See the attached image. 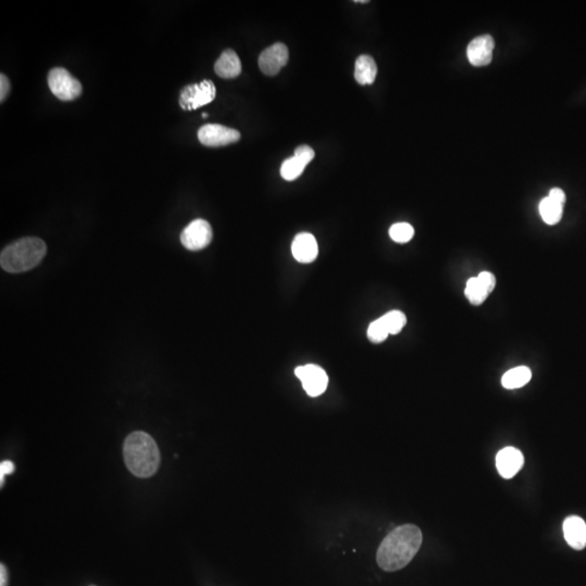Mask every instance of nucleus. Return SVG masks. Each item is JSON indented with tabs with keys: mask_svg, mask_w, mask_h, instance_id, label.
Here are the masks:
<instances>
[{
	"mask_svg": "<svg viewBox=\"0 0 586 586\" xmlns=\"http://www.w3.org/2000/svg\"><path fill=\"white\" fill-rule=\"evenodd\" d=\"M423 544V533L414 525L395 528L380 544L377 563L385 571L403 569L415 557Z\"/></svg>",
	"mask_w": 586,
	"mask_h": 586,
	"instance_id": "obj_1",
	"label": "nucleus"
},
{
	"mask_svg": "<svg viewBox=\"0 0 586 586\" xmlns=\"http://www.w3.org/2000/svg\"><path fill=\"white\" fill-rule=\"evenodd\" d=\"M123 453L126 467L135 477H152L159 469V447L146 432L135 431L126 438Z\"/></svg>",
	"mask_w": 586,
	"mask_h": 586,
	"instance_id": "obj_2",
	"label": "nucleus"
},
{
	"mask_svg": "<svg viewBox=\"0 0 586 586\" xmlns=\"http://www.w3.org/2000/svg\"><path fill=\"white\" fill-rule=\"evenodd\" d=\"M47 253V246L36 237H25L6 247L0 255V265L8 273L19 274L34 269Z\"/></svg>",
	"mask_w": 586,
	"mask_h": 586,
	"instance_id": "obj_3",
	"label": "nucleus"
},
{
	"mask_svg": "<svg viewBox=\"0 0 586 586\" xmlns=\"http://www.w3.org/2000/svg\"><path fill=\"white\" fill-rule=\"evenodd\" d=\"M50 91L62 101H72L79 98L83 91L82 84L68 70L55 68L48 74Z\"/></svg>",
	"mask_w": 586,
	"mask_h": 586,
	"instance_id": "obj_4",
	"label": "nucleus"
},
{
	"mask_svg": "<svg viewBox=\"0 0 586 586\" xmlns=\"http://www.w3.org/2000/svg\"><path fill=\"white\" fill-rule=\"evenodd\" d=\"M215 97V85L213 82L207 79L201 83L191 84L184 87L179 96V106L185 111L197 110L211 103Z\"/></svg>",
	"mask_w": 586,
	"mask_h": 586,
	"instance_id": "obj_5",
	"label": "nucleus"
},
{
	"mask_svg": "<svg viewBox=\"0 0 586 586\" xmlns=\"http://www.w3.org/2000/svg\"><path fill=\"white\" fill-rule=\"evenodd\" d=\"M213 231L209 222L198 219L191 222L181 235V245L190 251H200L211 243Z\"/></svg>",
	"mask_w": 586,
	"mask_h": 586,
	"instance_id": "obj_6",
	"label": "nucleus"
},
{
	"mask_svg": "<svg viewBox=\"0 0 586 586\" xmlns=\"http://www.w3.org/2000/svg\"><path fill=\"white\" fill-rule=\"evenodd\" d=\"M295 376L301 380L303 389L310 397H319L326 391L328 387L327 374L321 366L309 364L295 368Z\"/></svg>",
	"mask_w": 586,
	"mask_h": 586,
	"instance_id": "obj_7",
	"label": "nucleus"
},
{
	"mask_svg": "<svg viewBox=\"0 0 586 586\" xmlns=\"http://www.w3.org/2000/svg\"><path fill=\"white\" fill-rule=\"evenodd\" d=\"M200 143L207 147H223L237 143L241 135L237 129L219 124H207L198 132Z\"/></svg>",
	"mask_w": 586,
	"mask_h": 586,
	"instance_id": "obj_8",
	"label": "nucleus"
},
{
	"mask_svg": "<svg viewBox=\"0 0 586 586\" xmlns=\"http://www.w3.org/2000/svg\"><path fill=\"white\" fill-rule=\"evenodd\" d=\"M495 286V276L489 272H482L478 277L468 280L465 289L466 298L473 305H481L491 295Z\"/></svg>",
	"mask_w": 586,
	"mask_h": 586,
	"instance_id": "obj_9",
	"label": "nucleus"
},
{
	"mask_svg": "<svg viewBox=\"0 0 586 586\" xmlns=\"http://www.w3.org/2000/svg\"><path fill=\"white\" fill-rule=\"evenodd\" d=\"M315 157V152L310 146L302 145L295 151V155L285 160L280 167V175L288 181H295L303 174L304 169Z\"/></svg>",
	"mask_w": 586,
	"mask_h": 586,
	"instance_id": "obj_10",
	"label": "nucleus"
},
{
	"mask_svg": "<svg viewBox=\"0 0 586 586\" xmlns=\"http://www.w3.org/2000/svg\"><path fill=\"white\" fill-rule=\"evenodd\" d=\"M289 51L287 46L281 43L274 44L266 48L259 58V67L266 75L274 76L287 65Z\"/></svg>",
	"mask_w": 586,
	"mask_h": 586,
	"instance_id": "obj_11",
	"label": "nucleus"
},
{
	"mask_svg": "<svg viewBox=\"0 0 586 586\" xmlns=\"http://www.w3.org/2000/svg\"><path fill=\"white\" fill-rule=\"evenodd\" d=\"M495 43L492 36L482 35L470 42L467 47L468 60L475 67H484L491 63Z\"/></svg>",
	"mask_w": 586,
	"mask_h": 586,
	"instance_id": "obj_12",
	"label": "nucleus"
},
{
	"mask_svg": "<svg viewBox=\"0 0 586 586\" xmlns=\"http://www.w3.org/2000/svg\"><path fill=\"white\" fill-rule=\"evenodd\" d=\"M523 464V455L515 447H505L496 456V468L499 470V475L505 479L515 477L521 470Z\"/></svg>",
	"mask_w": 586,
	"mask_h": 586,
	"instance_id": "obj_13",
	"label": "nucleus"
},
{
	"mask_svg": "<svg viewBox=\"0 0 586 586\" xmlns=\"http://www.w3.org/2000/svg\"><path fill=\"white\" fill-rule=\"evenodd\" d=\"M292 255L300 263L309 264L315 261L318 255V245L315 237L310 233L295 236L291 245Z\"/></svg>",
	"mask_w": 586,
	"mask_h": 586,
	"instance_id": "obj_14",
	"label": "nucleus"
},
{
	"mask_svg": "<svg viewBox=\"0 0 586 586\" xmlns=\"http://www.w3.org/2000/svg\"><path fill=\"white\" fill-rule=\"evenodd\" d=\"M563 535L572 549L582 551L586 546V523L578 516L568 517L563 521Z\"/></svg>",
	"mask_w": 586,
	"mask_h": 586,
	"instance_id": "obj_15",
	"label": "nucleus"
},
{
	"mask_svg": "<svg viewBox=\"0 0 586 586\" xmlns=\"http://www.w3.org/2000/svg\"><path fill=\"white\" fill-rule=\"evenodd\" d=\"M214 70L222 79H235L241 73V61L234 50L226 49L215 62Z\"/></svg>",
	"mask_w": 586,
	"mask_h": 586,
	"instance_id": "obj_16",
	"label": "nucleus"
},
{
	"mask_svg": "<svg viewBox=\"0 0 586 586\" xmlns=\"http://www.w3.org/2000/svg\"><path fill=\"white\" fill-rule=\"evenodd\" d=\"M377 65L371 56H359L355 62L354 76L359 85H371L377 76Z\"/></svg>",
	"mask_w": 586,
	"mask_h": 586,
	"instance_id": "obj_17",
	"label": "nucleus"
},
{
	"mask_svg": "<svg viewBox=\"0 0 586 586\" xmlns=\"http://www.w3.org/2000/svg\"><path fill=\"white\" fill-rule=\"evenodd\" d=\"M531 378L532 373L530 368L526 367V366H519V367L513 368L511 371H508L503 376L502 385L505 389L508 390L519 389V388L529 383Z\"/></svg>",
	"mask_w": 586,
	"mask_h": 586,
	"instance_id": "obj_18",
	"label": "nucleus"
},
{
	"mask_svg": "<svg viewBox=\"0 0 586 586\" xmlns=\"http://www.w3.org/2000/svg\"><path fill=\"white\" fill-rule=\"evenodd\" d=\"M542 219L547 225H556L563 217V205L549 197L544 198L539 205Z\"/></svg>",
	"mask_w": 586,
	"mask_h": 586,
	"instance_id": "obj_19",
	"label": "nucleus"
},
{
	"mask_svg": "<svg viewBox=\"0 0 586 586\" xmlns=\"http://www.w3.org/2000/svg\"><path fill=\"white\" fill-rule=\"evenodd\" d=\"M380 319L387 328L390 335H397V333H401L402 329L405 327L406 321H407L405 314L403 312L397 311V310L389 312V313L380 317Z\"/></svg>",
	"mask_w": 586,
	"mask_h": 586,
	"instance_id": "obj_20",
	"label": "nucleus"
},
{
	"mask_svg": "<svg viewBox=\"0 0 586 586\" xmlns=\"http://www.w3.org/2000/svg\"><path fill=\"white\" fill-rule=\"evenodd\" d=\"M414 234L415 231H414L413 226L409 225V223L394 224L389 231L390 237L397 243H406V242L411 241Z\"/></svg>",
	"mask_w": 586,
	"mask_h": 586,
	"instance_id": "obj_21",
	"label": "nucleus"
},
{
	"mask_svg": "<svg viewBox=\"0 0 586 586\" xmlns=\"http://www.w3.org/2000/svg\"><path fill=\"white\" fill-rule=\"evenodd\" d=\"M389 335V331L380 318L373 321L368 327L367 337L373 343H381L387 339Z\"/></svg>",
	"mask_w": 586,
	"mask_h": 586,
	"instance_id": "obj_22",
	"label": "nucleus"
},
{
	"mask_svg": "<svg viewBox=\"0 0 586 586\" xmlns=\"http://www.w3.org/2000/svg\"><path fill=\"white\" fill-rule=\"evenodd\" d=\"M10 91V81L5 74L0 75V101L4 103Z\"/></svg>",
	"mask_w": 586,
	"mask_h": 586,
	"instance_id": "obj_23",
	"label": "nucleus"
},
{
	"mask_svg": "<svg viewBox=\"0 0 586 586\" xmlns=\"http://www.w3.org/2000/svg\"><path fill=\"white\" fill-rule=\"evenodd\" d=\"M15 473V464L10 461H1L0 464V480H1V485H4V477L6 475Z\"/></svg>",
	"mask_w": 586,
	"mask_h": 586,
	"instance_id": "obj_24",
	"label": "nucleus"
},
{
	"mask_svg": "<svg viewBox=\"0 0 586 586\" xmlns=\"http://www.w3.org/2000/svg\"><path fill=\"white\" fill-rule=\"evenodd\" d=\"M549 197L553 199L554 201L560 203V205H565L566 195L563 190L559 189V188H554V189H552Z\"/></svg>",
	"mask_w": 586,
	"mask_h": 586,
	"instance_id": "obj_25",
	"label": "nucleus"
},
{
	"mask_svg": "<svg viewBox=\"0 0 586 586\" xmlns=\"http://www.w3.org/2000/svg\"><path fill=\"white\" fill-rule=\"evenodd\" d=\"M8 573L5 565H0V586H7Z\"/></svg>",
	"mask_w": 586,
	"mask_h": 586,
	"instance_id": "obj_26",
	"label": "nucleus"
},
{
	"mask_svg": "<svg viewBox=\"0 0 586 586\" xmlns=\"http://www.w3.org/2000/svg\"><path fill=\"white\" fill-rule=\"evenodd\" d=\"M208 117H209V114L202 113V117H203V119H207Z\"/></svg>",
	"mask_w": 586,
	"mask_h": 586,
	"instance_id": "obj_27",
	"label": "nucleus"
}]
</instances>
